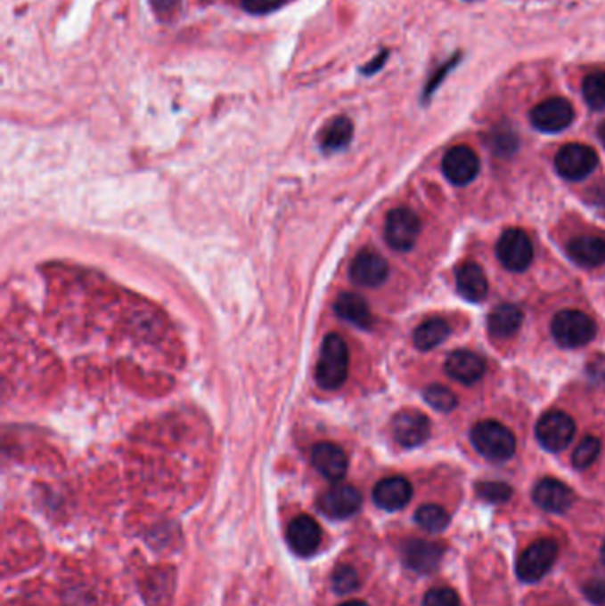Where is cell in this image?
I'll return each mask as SVG.
<instances>
[{"mask_svg":"<svg viewBox=\"0 0 605 606\" xmlns=\"http://www.w3.org/2000/svg\"><path fill=\"white\" fill-rule=\"evenodd\" d=\"M350 353L347 343L331 334L323 339L318 364H316V382L325 391H338L348 378Z\"/></svg>","mask_w":605,"mask_h":606,"instance_id":"cell-1","label":"cell"},{"mask_svg":"<svg viewBox=\"0 0 605 606\" xmlns=\"http://www.w3.org/2000/svg\"><path fill=\"white\" fill-rule=\"evenodd\" d=\"M470 438L476 450L490 461H508L515 454L513 432L495 420L478 422L470 431Z\"/></svg>","mask_w":605,"mask_h":606,"instance_id":"cell-2","label":"cell"},{"mask_svg":"<svg viewBox=\"0 0 605 606\" xmlns=\"http://www.w3.org/2000/svg\"><path fill=\"white\" fill-rule=\"evenodd\" d=\"M552 335L563 348H581L595 339V321L581 311H561L552 319Z\"/></svg>","mask_w":605,"mask_h":606,"instance_id":"cell-3","label":"cell"},{"mask_svg":"<svg viewBox=\"0 0 605 606\" xmlns=\"http://www.w3.org/2000/svg\"><path fill=\"white\" fill-rule=\"evenodd\" d=\"M599 166V155L585 144H567L556 155V171L568 182L588 178Z\"/></svg>","mask_w":605,"mask_h":606,"instance_id":"cell-4","label":"cell"},{"mask_svg":"<svg viewBox=\"0 0 605 606\" xmlns=\"http://www.w3.org/2000/svg\"><path fill=\"white\" fill-rule=\"evenodd\" d=\"M576 436V422L563 411H549L536 424V438L544 448L560 452L570 445Z\"/></svg>","mask_w":605,"mask_h":606,"instance_id":"cell-5","label":"cell"},{"mask_svg":"<svg viewBox=\"0 0 605 606\" xmlns=\"http://www.w3.org/2000/svg\"><path fill=\"white\" fill-rule=\"evenodd\" d=\"M497 255L504 268L524 271L533 263V243L522 229H508L497 241Z\"/></svg>","mask_w":605,"mask_h":606,"instance_id":"cell-6","label":"cell"},{"mask_svg":"<svg viewBox=\"0 0 605 606\" xmlns=\"http://www.w3.org/2000/svg\"><path fill=\"white\" fill-rule=\"evenodd\" d=\"M558 557V543L542 539L533 543L517 562V575L522 582H538L554 564Z\"/></svg>","mask_w":605,"mask_h":606,"instance_id":"cell-7","label":"cell"},{"mask_svg":"<svg viewBox=\"0 0 605 606\" xmlns=\"http://www.w3.org/2000/svg\"><path fill=\"white\" fill-rule=\"evenodd\" d=\"M576 117L574 107L568 100L554 96L538 103L531 110V123L536 130L545 133H558L567 130Z\"/></svg>","mask_w":605,"mask_h":606,"instance_id":"cell-8","label":"cell"},{"mask_svg":"<svg viewBox=\"0 0 605 606\" xmlns=\"http://www.w3.org/2000/svg\"><path fill=\"white\" fill-rule=\"evenodd\" d=\"M421 232V222L417 214L406 207L393 209L386 220V241L391 248L406 252L410 250Z\"/></svg>","mask_w":605,"mask_h":606,"instance_id":"cell-9","label":"cell"},{"mask_svg":"<svg viewBox=\"0 0 605 606\" xmlns=\"http://www.w3.org/2000/svg\"><path fill=\"white\" fill-rule=\"evenodd\" d=\"M361 505H363V495L359 493V489L343 482L334 484L318 500L320 511L332 520L350 518L361 509Z\"/></svg>","mask_w":605,"mask_h":606,"instance_id":"cell-10","label":"cell"},{"mask_svg":"<svg viewBox=\"0 0 605 606\" xmlns=\"http://www.w3.org/2000/svg\"><path fill=\"white\" fill-rule=\"evenodd\" d=\"M442 171L453 185H467L479 173V158L469 146H454L446 153Z\"/></svg>","mask_w":605,"mask_h":606,"instance_id":"cell-11","label":"cell"},{"mask_svg":"<svg viewBox=\"0 0 605 606\" xmlns=\"http://www.w3.org/2000/svg\"><path fill=\"white\" fill-rule=\"evenodd\" d=\"M322 527L318 525L316 520H313L307 514L297 516L286 530V541L290 548L300 555V557H309L313 555L318 546L322 545Z\"/></svg>","mask_w":605,"mask_h":606,"instance_id":"cell-12","label":"cell"},{"mask_svg":"<svg viewBox=\"0 0 605 606\" xmlns=\"http://www.w3.org/2000/svg\"><path fill=\"white\" fill-rule=\"evenodd\" d=\"M388 261L373 250H363L361 254H357L350 266L352 280L363 287H377L388 279Z\"/></svg>","mask_w":605,"mask_h":606,"instance_id":"cell-13","label":"cell"},{"mask_svg":"<svg viewBox=\"0 0 605 606\" xmlns=\"http://www.w3.org/2000/svg\"><path fill=\"white\" fill-rule=\"evenodd\" d=\"M311 463L316 472L332 482H339L348 470V457L345 450L331 441H322L313 447Z\"/></svg>","mask_w":605,"mask_h":606,"instance_id":"cell-14","label":"cell"},{"mask_svg":"<svg viewBox=\"0 0 605 606\" xmlns=\"http://www.w3.org/2000/svg\"><path fill=\"white\" fill-rule=\"evenodd\" d=\"M429 420L426 415L415 409L400 411L393 420L395 440L402 447H419L429 436Z\"/></svg>","mask_w":605,"mask_h":606,"instance_id":"cell-15","label":"cell"},{"mask_svg":"<svg viewBox=\"0 0 605 606\" xmlns=\"http://www.w3.org/2000/svg\"><path fill=\"white\" fill-rule=\"evenodd\" d=\"M533 498L538 507H542L547 513H556V514L568 511L574 504L572 489L556 479L540 481L533 491Z\"/></svg>","mask_w":605,"mask_h":606,"instance_id":"cell-16","label":"cell"},{"mask_svg":"<svg viewBox=\"0 0 605 606\" xmlns=\"http://www.w3.org/2000/svg\"><path fill=\"white\" fill-rule=\"evenodd\" d=\"M485 369H486L485 360L472 351H463V350L453 351L446 359L447 375L465 385H472L478 380H481V376L485 375Z\"/></svg>","mask_w":605,"mask_h":606,"instance_id":"cell-17","label":"cell"},{"mask_svg":"<svg viewBox=\"0 0 605 606\" xmlns=\"http://www.w3.org/2000/svg\"><path fill=\"white\" fill-rule=\"evenodd\" d=\"M412 498V486L404 477H388L373 489V500L380 509L400 511Z\"/></svg>","mask_w":605,"mask_h":606,"instance_id":"cell-18","label":"cell"},{"mask_svg":"<svg viewBox=\"0 0 605 606\" xmlns=\"http://www.w3.org/2000/svg\"><path fill=\"white\" fill-rule=\"evenodd\" d=\"M567 250L570 259L583 268H597L605 263V239L601 236H577L568 243Z\"/></svg>","mask_w":605,"mask_h":606,"instance_id":"cell-19","label":"cell"},{"mask_svg":"<svg viewBox=\"0 0 605 606\" xmlns=\"http://www.w3.org/2000/svg\"><path fill=\"white\" fill-rule=\"evenodd\" d=\"M444 548L429 541H410L405 545L404 559L406 566L417 573H429L437 568Z\"/></svg>","mask_w":605,"mask_h":606,"instance_id":"cell-20","label":"cell"},{"mask_svg":"<svg viewBox=\"0 0 605 606\" xmlns=\"http://www.w3.org/2000/svg\"><path fill=\"white\" fill-rule=\"evenodd\" d=\"M458 293L469 302H481L488 293V282L476 263H465L456 271Z\"/></svg>","mask_w":605,"mask_h":606,"instance_id":"cell-21","label":"cell"},{"mask_svg":"<svg viewBox=\"0 0 605 606\" xmlns=\"http://www.w3.org/2000/svg\"><path fill=\"white\" fill-rule=\"evenodd\" d=\"M522 327V312L511 303H503L495 307L488 316V332L495 339H510Z\"/></svg>","mask_w":605,"mask_h":606,"instance_id":"cell-22","label":"cell"},{"mask_svg":"<svg viewBox=\"0 0 605 606\" xmlns=\"http://www.w3.org/2000/svg\"><path fill=\"white\" fill-rule=\"evenodd\" d=\"M334 309H336V314L341 319H345V321H348V323H352L359 328L366 330V328L372 327V311L368 307V302L357 293H343L336 300Z\"/></svg>","mask_w":605,"mask_h":606,"instance_id":"cell-23","label":"cell"},{"mask_svg":"<svg viewBox=\"0 0 605 606\" xmlns=\"http://www.w3.org/2000/svg\"><path fill=\"white\" fill-rule=\"evenodd\" d=\"M447 335H449V325L440 318H433L417 327V330L413 332V344L415 348L428 351V350L437 348L440 343H444Z\"/></svg>","mask_w":605,"mask_h":606,"instance_id":"cell-24","label":"cell"},{"mask_svg":"<svg viewBox=\"0 0 605 606\" xmlns=\"http://www.w3.org/2000/svg\"><path fill=\"white\" fill-rule=\"evenodd\" d=\"M354 125L348 117H336L332 123L327 125L322 135V148L325 151H339L347 148L352 141Z\"/></svg>","mask_w":605,"mask_h":606,"instance_id":"cell-25","label":"cell"},{"mask_svg":"<svg viewBox=\"0 0 605 606\" xmlns=\"http://www.w3.org/2000/svg\"><path fill=\"white\" fill-rule=\"evenodd\" d=\"M583 96L590 109L604 110L605 109V71H592L586 75L583 82Z\"/></svg>","mask_w":605,"mask_h":606,"instance_id":"cell-26","label":"cell"},{"mask_svg":"<svg viewBox=\"0 0 605 606\" xmlns=\"http://www.w3.org/2000/svg\"><path fill=\"white\" fill-rule=\"evenodd\" d=\"M415 521L426 532H440V530H444L447 527L449 516H447V513L440 505L426 504V505H421L417 509Z\"/></svg>","mask_w":605,"mask_h":606,"instance_id":"cell-27","label":"cell"},{"mask_svg":"<svg viewBox=\"0 0 605 606\" xmlns=\"http://www.w3.org/2000/svg\"><path fill=\"white\" fill-rule=\"evenodd\" d=\"M599 454H601V441L595 436H588L576 447L574 456H572V463H574L576 468L585 470V468H590L595 463Z\"/></svg>","mask_w":605,"mask_h":606,"instance_id":"cell-28","label":"cell"},{"mask_svg":"<svg viewBox=\"0 0 605 606\" xmlns=\"http://www.w3.org/2000/svg\"><path fill=\"white\" fill-rule=\"evenodd\" d=\"M332 589L341 596H347V594L357 591L359 589L357 571L350 566H339L332 575Z\"/></svg>","mask_w":605,"mask_h":606,"instance_id":"cell-29","label":"cell"},{"mask_svg":"<svg viewBox=\"0 0 605 606\" xmlns=\"http://www.w3.org/2000/svg\"><path fill=\"white\" fill-rule=\"evenodd\" d=\"M422 396H424L426 403L429 404L431 408L438 409V411H451L456 406V396L442 385L428 387Z\"/></svg>","mask_w":605,"mask_h":606,"instance_id":"cell-30","label":"cell"},{"mask_svg":"<svg viewBox=\"0 0 605 606\" xmlns=\"http://www.w3.org/2000/svg\"><path fill=\"white\" fill-rule=\"evenodd\" d=\"M476 491L486 502H504L511 497V488L504 482H481Z\"/></svg>","mask_w":605,"mask_h":606,"instance_id":"cell-31","label":"cell"},{"mask_svg":"<svg viewBox=\"0 0 605 606\" xmlns=\"http://www.w3.org/2000/svg\"><path fill=\"white\" fill-rule=\"evenodd\" d=\"M422 606H460V600L453 589L437 587L424 596Z\"/></svg>","mask_w":605,"mask_h":606,"instance_id":"cell-32","label":"cell"},{"mask_svg":"<svg viewBox=\"0 0 605 606\" xmlns=\"http://www.w3.org/2000/svg\"><path fill=\"white\" fill-rule=\"evenodd\" d=\"M284 0H241V5L250 14H266L279 9Z\"/></svg>","mask_w":605,"mask_h":606,"instance_id":"cell-33","label":"cell"},{"mask_svg":"<svg viewBox=\"0 0 605 606\" xmlns=\"http://www.w3.org/2000/svg\"><path fill=\"white\" fill-rule=\"evenodd\" d=\"M585 594L588 600H592L597 605H604L605 603V580L597 578L592 580L586 587H585Z\"/></svg>","mask_w":605,"mask_h":606,"instance_id":"cell-34","label":"cell"},{"mask_svg":"<svg viewBox=\"0 0 605 606\" xmlns=\"http://www.w3.org/2000/svg\"><path fill=\"white\" fill-rule=\"evenodd\" d=\"M151 4L159 14H173L180 0H151Z\"/></svg>","mask_w":605,"mask_h":606,"instance_id":"cell-35","label":"cell"},{"mask_svg":"<svg viewBox=\"0 0 605 606\" xmlns=\"http://www.w3.org/2000/svg\"><path fill=\"white\" fill-rule=\"evenodd\" d=\"M454 62H456V59H454L453 62H449V64L442 66V68H440V71L435 75V78H431V80H429V84H428V87H426V96H428V94H431V93L437 89V85H438V84H440V80H442V78H444V77L449 73V68H451Z\"/></svg>","mask_w":605,"mask_h":606,"instance_id":"cell-36","label":"cell"},{"mask_svg":"<svg viewBox=\"0 0 605 606\" xmlns=\"http://www.w3.org/2000/svg\"><path fill=\"white\" fill-rule=\"evenodd\" d=\"M386 59H388V53H386V52H384V53H380V55H379V57H377V59H375L372 64H368V66L363 69V73H364V75H370V73H375V71H379V69L382 68V64L386 62Z\"/></svg>","mask_w":605,"mask_h":606,"instance_id":"cell-37","label":"cell"},{"mask_svg":"<svg viewBox=\"0 0 605 606\" xmlns=\"http://www.w3.org/2000/svg\"><path fill=\"white\" fill-rule=\"evenodd\" d=\"M339 606H370L368 603H364V602H359V600H352V602H347V603H343V605Z\"/></svg>","mask_w":605,"mask_h":606,"instance_id":"cell-38","label":"cell"},{"mask_svg":"<svg viewBox=\"0 0 605 606\" xmlns=\"http://www.w3.org/2000/svg\"><path fill=\"white\" fill-rule=\"evenodd\" d=\"M599 139H601V142L605 146V121L599 126Z\"/></svg>","mask_w":605,"mask_h":606,"instance_id":"cell-39","label":"cell"},{"mask_svg":"<svg viewBox=\"0 0 605 606\" xmlns=\"http://www.w3.org/2000/svg\"><path fill=\"white\" fill-rule=\"evenodd\" d=\"M601 557H602V562H604V566H605V543H604V546H602V552H601Z\"/></svg>","mask_w":605,"mask_h":606,"instance_id":"cell-40","label":"cell"}]
</instances>
